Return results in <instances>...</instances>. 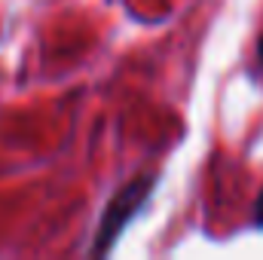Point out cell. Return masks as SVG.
<instances>
[{"label": "cell", "instance_id": "3", "mask_svg": "<svg viewBox=\"0 0 263 260\" xmlns=\"http://www.w3.org/2000/svg\"><path fill=\"white\" fill-rule=\"evenodd\" d=\"M257 59H260V65H263V40H260V46H257Z\"/></svg>", "mask_w": 263, "mask_h": 260}, {"label": "cell", "instance_id": "1", "mask_svg": "<svg viewBox=\"0 0 263 260\" xmlns=\"http://www.w3.org/2000/svg\"><path fill=\"white\" fill-rule=\"evenodd\" d=\"M153 184H156V178H153V175L135 178V181H129L120 193L104 205L101 227H98V233H95V248H92L95 254H104V251H110V248H114L117 236L126 230V224L138 214V208L147 202V196H150V190H153Z\"/></svg>", "mask_w": 263, "mask_h": 260}, {"label": "cell", "instance_id": "2", "mask_svg": "<svg viewBox=\"0 0 263 260\" xmlns=\"http://www.w3.org/2000/svg\"><path fill=\"white\" fill-rule=\"evenodd\" d=\"M254 224L263 227V190H260V196H257V202H254Z\"/></svg>", "mask_w": 263, "mask_h": 260}]
</instances>
